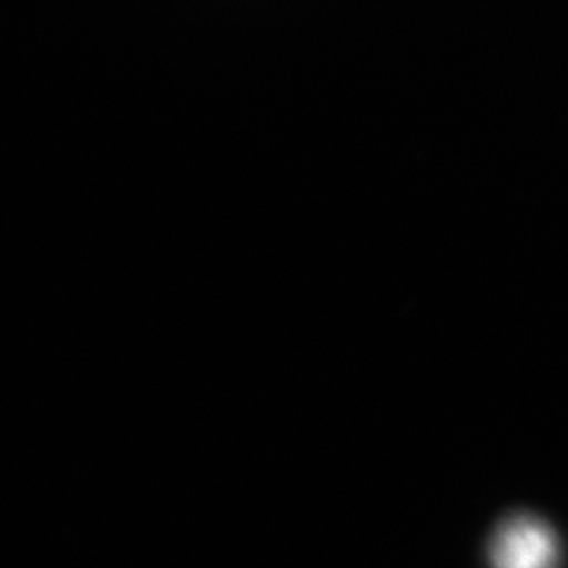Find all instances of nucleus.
I'll list each match as a JSON object with an SVG mask.
<instances>
[{
	"mask_svg": "<svg viewBox=\"0 0 568 568\" xmlns=\"http://www.w3.org/2000/svg\"><path fill=\"white\" fill-rule=\"evenodd\" d=\"M558 544L551 528L530 516L511 518L497 530L490 560L495 568H551Z\"/></svg>",
	"mask_w": 568,
	"mask_h": 568,
	"instance_id": "nucleus-1",
	"label": "nucleus"
}]
</instances>
